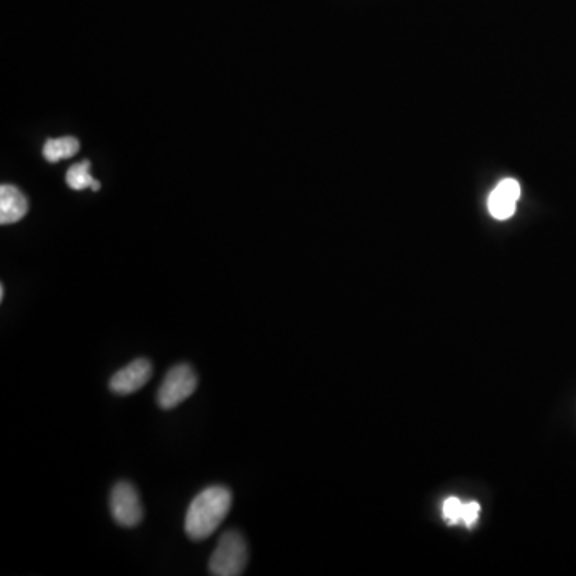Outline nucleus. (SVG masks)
Here are the masks:
<instances>
[{
	"mask_svg": "<svg viewBox=\"0 0 576 576\" xmlns=\"http://www.w3.org/2000/svg\"><path fill=\"white\" fill-rule=\"evenodd\" d=\"M232 495L221 485L205 488L189 504L184 530L192 541L207 540L220 528L231 509Z\"/></svg>",
	"mask_w": 576,
	"mask_h": 576,
	"instance_id": "f257e3e1",
	"label": "nucleus"
},
{
	"mask_svg": "<svg viewBox=\"0 0 576 576\" xmlns=\"http://www.w3.org/2000/svg\"><path fill=\"white\" fill-rule=\"evenodd\" d=\"M247 562V541L236 530H228L216 544L208 562V572L213 576H239L244 573Z\"/></svg>",
	"mask_w": 576,
	"mask_h": 576,
	"instance_id": "f03ea898",
	"label": "nucleus"
},
{
	"mask_svg": "<svg viewBox=\"0 0 576 576\" xmlns=\"http://www.w3.org/2000/svg\"><path fill=\"white\" fill-rule=\"evenodd\" d=\"M197 388V375L191 365L178 364L168 370L164 383L157 392V404L164 410H172L191 397Z\"/></svg>",
	"mask_w": 576,
	"mask_h": 576,
	"instance_id": "7ed1b4c3",
	"label": "nucleus"
},
{
	"mask_svg": "<svg viewBox=\"0 0 576 576\" xmlns=\"http://www.w3.org/2000/svg\"><path fill=\"white\" fill-rule=\"evenodd\" d=\"M111 514L120 527L133 528L143 520V504L140 496L127 480H120L111 492Z\"/></svg>",
	"mask_w": 576,
	"mask_h": 576,
	"instance_id": "20e7f679",
	"label": "nucleus"
},
{
	"mask_svg": "<svg viewBox=\"0 0 576 576\" xmlns=\"http://www.w3.org/2000/svg\"><path fill=\"white\" fill-rule=\"evenodd\" d=\"M151 376V362L148 359H135L112 375L109 388L120 396H127V394L140 391L144 384L151 380Z\"/></svg>",
	"mask_w": 576,
	"mask_h": 576,
	"instance_id": "39448f33",
	"label": "nucleus"
},
{
	"mask_svg": "<svg viewBox=\"0 0 576 576\" xmlns=\"http://www.w3.org/2000/svg\"><path fill=\"white\" fill-rule=\"evenodd\" d=\"M520 192H522V189H520L519 181L512 180V178L501 181L493 189L490 197H488V212H490V215L501 221L511 218L516 213Z\"/></svg>",
	"mask_w": 576,
	"mask_h": 576,
	"instance_id": "423d86ee",
	"label": "nucleus"
},
{
	"mask_svg": "<svg viewBox=\"0 0 576 576\" xmlns=\"http://www.w3.org/2000/svg\"><path fill=\"white\" fill-rule=\"evenodd\" d=\"M28 199L13 184L0 186V224H13L28 213Z\"/></svg>",
	"mask_w": 576,
	"mask_h": 576,
	"instance_id": "0eeeda50",
	"label": "nucleus"
},
{
	"mask_svg": "<svg viewBox=\"0 0 576 576\" xmlns=\"http://www.w3.org/2000/svg\"><path fill=\"white\" fill-rule=\"evenodd\" d=\"M80 144L76 138L72 136H63V138H55V140H48L44 146V156L48 162H58V160L69 159V157L76 156L79 152Z\"/></svg>",
	"mask_w": 576,
	"mask_h": 576,
	"instance_id": "6e6552de",
	"label": "nucleus"
},
{
	"mask_svg": "<svg viewBox=\"0 0 576 576\" xmlns=\"http://www.w3.org/2000/svg\"><path fill=\"white\" fill-rule=\"evenodd\" d=\"M66 183H68L69 188L74 189V191H84V189L92 188L93 191H98L100 189V181H96L92 175H90V162L84 160L80 164L72 165L68 170V175H66Z\"/></svg>",
	"mask_w": 576,
	"mask_h": 576,
	"instance_id": "1a4fd4ad",
	"label": "nucleus"
},
{
	"mask_svg": "<svg viewBox=\"0 0 576 576\" xmlns=\"http://www.w3.org/2000/svg\"><path fill=\"white\" fill-rule=\"evenodd\" d=\"M463 509L464 503H461L460 498L456 496H450L445 500L444 506H442V512H444L445 520H447L448 525L460 524L461 519H463Z\"/></svg>",
	"mask_w": 576,
	"mask_h": 576,
	"instance_id": "9d476101",
	"label": "nucleus"
},
{
	"mask_svg": "<svg viewBox=\"0 0 576 576\" xmlns=\"http://www.w3.org/2000/svg\"><path fill=\"white\" fill-rule=\"evenodd\" d=\"M479 514H480L479 503H476V501L466 503L464 504L463 519H461V522H463V524L466 525V527L472 528L474 527V525L477 524V520H479Z\"/></svg>",
	"mask_w": 576,
	"mask_h": 576,
	"instance_id": "9b49d317",
	"label": "nucleus"
},
{
	"mask_svg": "<svg viewBox=\"0 0 576 576\" xmlns=\"http://www.w3.org/2000/svg\"><path fill=\"white\" fill-rule=\"evenodd\" d=\"M4 295H5V288L4 285H2V287H0V300H4Z\"/></svg>",
	"mask_w": 576,
	"mask_h": 576,
	"instance_id": "f8f14e48",
	"label": "nucleus"
}]
</instances>
